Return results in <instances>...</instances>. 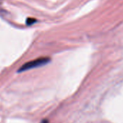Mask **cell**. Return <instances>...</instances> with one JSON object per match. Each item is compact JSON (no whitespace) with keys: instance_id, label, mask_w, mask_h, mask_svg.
I'll return each mask as SVG.
<instances>
[{"instance_id":"cell-1","label":"cell","mask_w":123,"mask_h":123,"mask_svg":"<svg viewBox=\"0 0 123 123\" xmlns=\"http://www.w3.org/2000/svg\"><path fill=\"white\" fill-rule=\"evenodd\" d=\"M49 62H50V59L49 57L38 58V59H36L33 61H30L28 62L25 63L20 68H19L18 72L21 73V72H24V71H26V70L33 69V68H38V67L46 65L47 63Z\"/></svg>"},{"instance_id":"cell-2","label":"cell","mask_w":123,"mask_h":123,"mask_svg":"<svg viewBox=\"0 0 123 123\" xmlns=\"http://www.w3.org/2000/svg\"><path fill=\"white\" fill-rule=\"evenodd\" d=\"M36 22V20H34V19H31V18H28V20H27V21H26V23L28 24V25H32L33 23H35Z\"/></svg>"},{"instance_id":"cell-3","label":"cell","mask_w":123,"mask_h":123,"mask_svg":"<svg viewBox=\"0 0 123 123\" xmlns=\"http://www.w3.org/2000/svg\"><path fill=\"white\" fill-rule=\"evenodd\" d=\"M41 123H49V121L47 119H43Z\"/></svg>"}]
</instances>
